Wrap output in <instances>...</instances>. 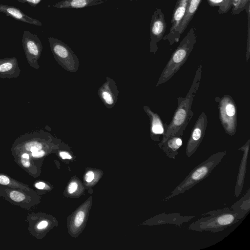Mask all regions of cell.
I'll list each match as a JSON object with an SVG mask.
<instances>
[{
	"label": "cell",
	"instance_id": "6da1fadb",
	"mask_svg": "<svg viewBox=\"0 0 250 250\" xmlns=\"http://www.w3.org/2000/svg\"><path fill=\"white\" fill-rule=\"evenodd\" d=\"M202 72V65L201 64L197 69L191 87L186 97L178 98L177 108L161 141L172 135L183 136L185 130L193 116L191 106L200 86Z\"/></svg>",
	"mask_w": 250,
	"mask_h": 250
},
{
	"label": "cell",
	"instance_id": "7a4b0ae2",
	"mask_svg": "<svg viewBox=\"0 0 250 250\" xmlns=\"http://www.w3.org/2000/svg\"><path fill=\"white\" fill-rule=\"evenodd\" d=\"M206 214L209 215L191 223L188 229L215 233L224 230L242 219L239 214L230 207L209 211L204 214Z\"/></svg>",
	"mask_w": 250,
	"mask_h": 250
},
{
	"label": "cell",
	"instance_id": "3957f363",
	"mask_svg": "<svg viewBox=\"0 0 250 250\" xmlns=\"http://www.w3.org/2000/svg\"><path fill=\"white\" fill-rule=\"evenodd\" d=\"M226 154V150L216 152L199 164L175 188L171 193L163 200L167 201L177 195L184 193L206 178L222 160Z\"/></svg>",
	"mask_w": 250,
	"mask_h": 250
},
{
	"label": "cell",
	"instance_id": "277c9868",
	"mask_svg": "<svg viewBox=\"0 0 250 250\" xmlns=\"http://www.w3.org/2000/svg\"><path fill=\"white\" fill-rule=\"evenodd\" d=\"M196 42L195 28L190 29L178 47L172 53L166 66L160 75L156 86L169 80L180 70L187 60Z\"/></svg>",
	"mask_w": 250,
	"mask_h": 250
},
{
	"label": "cell",
	"instance_id": "5b68a950",
	"mask_svg": "<svg viewBox=\"0 0 250 250\" xmlns=\"http://www.w3.org/2000/svg\"><path fill=\"white\" fill-rule=\"evenodd\" d=\"M218 102L219 117L225 132L230 136L234 135L236 131L237 112L234 101L229 95H225Z\"/></svg>",
	"mask_w": 250,
	"mask_h": 250
},
{
	"label": "cell",
	"instance_id": "8992f818",
	"mask_svg": "<svg viewBox=\"0 0 250 250\" xmlns=\"http://www.w3.org/2000/svg\"><path fill=\"white\" fill-rule=\"evenodd\" d=\"M22 44L28 63L32 67L38 69V60L42 49L41 41L36 35L25 30L22 35Z\"/></svg>",
	"mask_w": 250,
	"mask_h": 250
},
{
	"label": "cell",
	"instance_id": "52a82bcc",
	"mask_svg": "<svg viewBox=\"0 0 250 250\" xmlns=\"http://www.w3.org/2000/svg\"><path fill=\"white\" fill-rule=\"evenodd\" d=\"M207 124V116L205 112H202L191 130L187 142L186 154L188 157H191L195 153L203 140Z\"/></svg>",
	"mask_w": 250,
	"mask_h": 250
},
{
	"label": "cell",
	"instance_id": "ba28073f",
	"mask_svg": "<svg viewBox=\"0 0 250 250\" xmlns=\"http://www.w3.org/2000/svg\"><path fill=\"white\" fill-rule=\"evenodd\" d=\"M167 24L161 9L157 8L152 15L150 23V51L154 54L158 50L157 43L163 39Z\"/></svg>",
	"mask_w": 250,
	"mask_h": 250
},
{
	"label": "cell",
	"instance_id": "9c48e42d",
	"mask_svg": "<svg viewBox=\"0 0 250 250\" xmlns=\"http://www.w3.org/2000/svg\"><path fill=\"white\" fill-rule=\"evenodd\" d=\"M33 191H27L0 185V195L22 208H27L33 206Z\"/></svg>",
	"mask_w": 250,
	"mask_h": 250
},
{
	"label": "cell",
	"instance_id": "30bf717a",
	"mask_svg": "<svg viewBox=\"0 0 250 250\" xmlns=\"http://www.w3.org/2000/svg\"><path fill=\"white\" fill-rule=\"evenodd\" d=\"M188 0H177L173 11L170 30L164 40H167L170 45L178 42L177 33L179 25L184 17Z\"/></svg>",
	"mask_w": 250,
	"mask_h": 250
},
{
	"label": "cell",
	"instance_id": "8fae6325",
	"mask_svg": "<svg viewBox=\"0 0 250 250\" xmlns=\"http://www.w3.org/2000/svg\"><path fill=\"white\" fill-rule=\"evenodd\" d=\"M195 216H184L178 212L167 214L164 212L153 217L150 223L153 225L172 224L181 227L184 223L189 222Z\"/></svg>",
	"mask_w": 250,
	"mask_h": 250
},
{
	"label": "cell",
	"instance_id": "7c38bea8",
	"mask_svg": "<svg viewBox=\"0 0 250 250\" xmlns=\"http://www.w3.org/2000/svg\"><path fill=\"white\" fill-rule=\"evenodd\" d=\"M249 146L250 140L249 139L244 146L238 149L243 151V154L239 165L234 188V194L236 197H238L240 195L243 188L245 177L246 173Z\"/></svg>",
	"mask_w": 250,
	"mask_h": 250
},
{
	"label": "cell",
	"instance_id": "4fadbf2b",
	"mask_svg": "<svg viewBox=\"0 0 250 250\" xmlns=\"http://www.w3.org/2000/svg\"><path fill=\"white\" fill-rule=\"evenodd\" d=\"M182 135H172L158 143L159 147L170 159H175L179 148L182 145Z\"/></svg>",
	"mask_w": 250,
	"mask_h": 250
},
{
	"label": "cell",
	"instance_id": "5bb4252c",
	"mask_svg": "<svg viewBox=\"0 0 250 250\" xmlns=\"http://www.w3.org/2000/svg\"><path fill=\"white\" fill-rule=\"evenodd\" d=\"M146 112L150 118V132L152 139L155 141H160V136H163L167 127L166 124L164 125L160 116L152 111L149 107H146Z\"/></svg>",
	"mask_w": 250,
	"mask_h": 250
},
{
	"label": "cell",
	"instance_id": "9a60e30c",
	"mask_svg": "<svg viewBox=\"0 0 250 250\" xmlns=\"http://www.w3.org/2000/svg\"><path fill=\"white\" fill-rule=\"evenodd\" d=\"M0 12L5 14L16 20L37 26H42V23L39 21L25 14L20 9L5 4H0Z\"/></svg>",
	"mask_w": 250,
	"mask_h": 250
},
{
	"label": "cell",
	"instance_id": "2e32d148",
	"mask_svg": "<svg viewBox=\"0 0 250 250\" xmlns=\"http://www.w3.org/2000/svg\"><path fill=\"white\" fill-rule=\"evenodd\" d=\"M20 72L17 59L15 57L0 59V78H17L20 75Z\"/></svg>",
	"mask_w": 250,
	"mask_h": 250
},
{
	"label": "cell",
	"instance_id": "e0dca14e",
	"mask_svg": "<svg viewBox=\"0 0 250 250\" xmlns=\"http://www.w3.org/2000/svg\"><path fill=\"white\" fill-rule=\"evenodd\" d=\"M202 0H188L184 17L179 25L177 40L179 41L181 34L188 27L193 16L195 14Z\"/></svg>",
	"mask_w": 250,
	"mask_h": 250
},
{
	"label": "cell",
	"instance_id": "ac0fdd59",
	"mask_svg": "<svg viewBox=\"0 0 250 250\" xmlns=\"http://www.w3.org/2000/svg\"><path fill=\"white\" fill-rule=\"evenodd\" d=\"M110 0H62L52 6L57 8H83L96 5Z\"/></svg>",
	"mask_w": 250,
	"mask_h": 250
},
{
	"label": "cell",
	"instance_id": "d6986e66",
	"mask_svg": "<svg viewBox=\"0 0 250 250\" xmlns=\"http://www.w3.org/2000/svg\"><path fill=\"white\" fill-rule=\"evenodd\" d=\"M250 188H249L245 195L230 208L237 211L242 219L250 211Z\"/></svg>",
	"mask_w": 250,
	"mask_h": 250
},
{
	"label": "cell",
	"instance_id": "ffe728a7",
	"mask_svg": "<svg viewBox=\"0 0 250 250\" xmlns=\"http://www.w3.org/2000/svg\"><path fill=\"white\" fill-rule=\"evenodd\" d=\"M0 185L27 191H33L27 185L20 183L8 176L0 173Z\"/></svg>",
	"mask_w": 250,
	"mask_h": 250
},
{
	"label": "cell",
	"instance_id": "44dd1931",
	"mask_svg": "<svg viewBox=\"0 0 250 250\" xmlns=\"http://www.w3.org/2000/svg\"><path fill=\"white\" fill-rule=\"evenodd\" d=\"M211 7H218L220 14L227 13L232 7L233 0H207Z\"/></svg>",
	"mask_w": 250,
	"mask_h": 250
},
{
	"label": "cell",
	"instance_id": "7402d4cb",
	"mask_svg": "<svg viewBox=\"0 0 250 250\" xmlns=\"http://www.w3.org/2000/svg\"><path fill=\"white\" fill-rule=\"evenodd\" d=\"M16 155L18 156L19 163L22 167L26 168L29 172H32L33 173V167L31 163V157L29 153L27 152L19 153Z\"/></svg>",
	"mask_w": 250,
	"mask_h": 250
},
{
	"label": "cell",
	"instance_id": "603a6c76",
	"mask_svg": "<svg viewBox=\"0 0 250 250\" xmlns=\"http://www.w3.org/2000/svg\"><path fill=\"white\" fill-rule=\"evenodd\" d=\"M250 0H237L233 4L232 8L231 13L238 15L246 9Z\"/></svg>",
	"mask_w": 250,
	"mask_h": 250
},
{
	"label": "cell",
	"instance_id": "cb8c5ba5",
	"mask_svg": "<svg viewBox=\"0 0 250 250\" xmlns=\"http://www.w3.org/2000/svg\"><path fill=\"white\" fill-rule=\"evenodd\" d=\"M247 12L248 24V43H247V61H248L250 54V2L247 4L246 8Z\"/></svg>",
	"mask_w": 250,
	"mask_h": 250
},
{
	"label": "cell",
	"instance_id": "d4e9b609",
	"mask_svg": "<svg viewBox=\"0 0 250 250\" xmlns=\"http://www.w3.org/2000/svg\"><path fill=\"white\" fill-rule=\"evenodd\" d=\"M84 212L83 211H79L75 216L74 219V225L77 227H80L83 223L84 218Z\"/></svg>",
	"mask_w": 250,
	"mask_h": 250
},
{
	"label": "cell",
	"instance_id": "484cf974",
	"mask_svg": "<svg viewBox=\"0 0 250 250\" xmlns=\"http://www.w3.org/2000/svg\"><path fill=\"white\" fill-rule=\"evenodd\" d=\"M29 154L31 158H40L45 155V151L43 149H41L37 151L30 152Z\"/></svg>",
	"mask_w": 250,
	"mask_h": 250
},
{
	"label": "cell",
	"instance_id": "4316f807",
	"mask_svg": "<svg viewBox=\"0 0 250 250\" xmlns=\"http://www.w3.org/2000/svg\"><path fill=\"white\" fill-rule=\"evenodd\" d=\"M102 96L105 102L109 104H111L113 103V100L111 95L107 92L104 91L102 93Z\"/></svg>",
	"mask_w": 250,
	"mask_h": 250
},
{
	"label": "cell",
	"instance_id": "83f0119b",
	"mask_svg": "<svg viewBox=\"0 0 250 250\" xmlns=\"http://www.w3.org/2000/svg\"><path fill=\"white\" fill-rule=\"evenodd\" d=\"M21 3H27L32 6H36L42 0H17Z\"/></svg>",
	"mask_w": 250,
	"mask_h": 250
},
{
	"label": "cell",
	"instance_id": "f1b7e54d",
	"mask_svg": "<svg viewBox=\"0 0 250 250\" xmlns=\"http://www.w3.org/2000/svg\"><path fill=\"white\" fill-rule=\"evenodd\" d=\"M78 188V185L77 183L75 182H71L68 187V191L69 193L71 194L74 192Z\"/></svg>",
	"mask_w": 250,
	"mask_h": 250
},
{
	"label": "cell",
	"instance_id": "f546056e",
	"mask_svg": "<svg viewBox=\"0 0 250 250\" xmlns=\"http://www.w3.org/2000/svg\"><path fill=\"white\" fill-rule=\"evenodd\" d=\"M94 174L93 172L91 171L87 172L85 176V181L88 183L92 182V181L94 179Z\"/></svg>",
	"mask_w": 250,
	"mask_h": 250
},
{
	"label": "cell",
	"instance_id": "4dcf8cb0",
	"mask_svg": "<svg viewBox=\"0 0 250 250\" xmlns=\"http://www.w3.org/2000/svg\"><path fill=\"white\" fill-rule=\"evenodd\" d=\"M48 223L47 221L45 220H43L39 223L37 226L36 228L38 229H42L46 228L48 226Z\"/></svg>",
	"mask_w": 250,
	"mask_h": 250
},
{
	"label": "cell",
	"instance_id": "1f68e13d",
	"mask_svg": "<svg viewBox=\"0 0 250 250\" xmlns=\"http://www.w3.org/2000/svg\"><path fill=\"white\" fill-rule=\"evenodd\" d=\"M36 188L39 189H43L45 188L46 185L42 182H38L34 184Z\"/></svg>",
	"mask_w": 250,
	"mask_h": 250
},
{
	"label": "cell",
	"instance_id": "d6a6232c",
	"mask_svg": "<svg viewBox=\"0 0 250 250\" xmlns=\"http://www.w3.org/2000/svg\"><path fill=\"white\" fill-rule=\"evenodd\" d=\"M60 156L62 159H70L72 158L69 153L64 151L60 152Z\"/></svg>",
	"mask_w": 250,
	"mask_h": 250
},
{
	"label": "cell",
	"instance_id": "836d02e7",
	"mask_svg": "<svg viewBox=\"0 0 250 250\" xmlns=\"http://www.w3.org/2000/svg\"><path fill=\"white\" fill-rule=\"evenodd\" d=\"M130 1L137 0H129Z\"/></svg>",
	"mask_w": 250,
	"mask_h": 250
}]
</instances>
